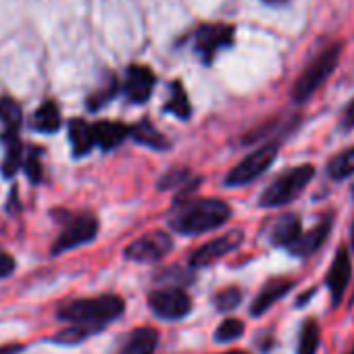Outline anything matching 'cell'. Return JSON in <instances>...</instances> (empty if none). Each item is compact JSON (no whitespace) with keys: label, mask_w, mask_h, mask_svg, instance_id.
I'll list each match as a JSON object with an SVG mask.
<instances>
[{"label":"cell","mask_w":354,"mask_h":354,"mask_svg":"<svg viewBox=\"0 0 354 354\" xmlns=\"http://www.w3.org/2000/svg\"><path fill=\"white\" fill-rule=\"evenodd\" d=\"M315 173H317V169L310 162L296 165V167L288 169L263 190V194L259 196V207L261 209H279V207L294 203L306 190V186L313 182Z\"/></svg>","instance_id":"3957f363"},{"label":"cell","mask_w":354,"mask_h":354,"mask_svg":"<svg viewBox=\"0 0 354 354\" xmlns=\"http://www.w3.org/2000/svg\"><path fill=\"white\" fill-rule=\"evenodd\" d=\"M339 57H342V44H331L329 48L321 50L296 80L292 90V100L298 104L306 102L331 77V73L339 63Z\"/></svg>","instance_id":"277c9868"},{"label":"cell","mask_w":354,"mask_h":354,"mask_svg":"<svg viewBox=\"0 0 354 354\" xmlns=\"http://www.w3.org/2000/svg\"><path fill=\"white\" fill-rule=\"evenodd\" d=\"M279 148H281L279 140L265 142L261 148H257L250 154H246L236 167H232L227 171L223 184L227 188H242V186H248L250 182H257L259 177L277 160Z\"/></svg>","instance_id":"8992f818"},{"label":"cell","mask_w":354,"mask_h":354,"mask_svg":"<svg viewBox=\"0 0 354 354\" xmlns=\"http://www.w3.org/2000/svg\"><path fill=\"white\" fill-rule=\"evenodd\" d=\"M69 142L73 148V156H86L96 146L94 125L84 119H73L69 123Z\"/></svg>","instance_id":"d6986e66"},{"label":"cell","mask_w":354,"mask_h":354,"mask_svg":"<svg viewBox=\"0 0 354 354\" xmlns=\"http://www.w3.org/2000/svg\"><path fill=\"white\" fill-rule=\"evenodd\" d=\"M162 113L175 115L180 121H188L192 117V104H190V98H188V92L184 88V84L180 80H175L171 84V94H169V100L162 106Z\"/></svg>","instance_id":"44dd1931"},{"label":"cell","mask_w":354,"mask_h":354,"mask_svg":"<svg viewBox=\"0 0 354 354\" xmlns=\"http://www.w3.org/2000/svg\"><path fill=\"white\" fill-rule=\"evenodd\" d=\"M117 92H119V82H117V77L113 73H109L106 75V82L96 92H92L88 96V100H86L88 102V109L90 111H100L102 106H106L117 96Z\"/></svg>","instance_id":"f1b7e54d"},{"label":"cell","mask_w":354,"mask_h":354,"mask_svg":"<svg viewBox=\"0 0 354 354\" xmlns=\"http://www.w3.org/2000/svg\"><path fill=\"white\" fill-rule=\"evenodd\" d=\"M352 198H354V186H352Z\"/></svg>","instance_id":"ab89813d"},{"label":"cell","mask_w":354,"mask_h":354,"mask_svg":"<svg viewBox=\"0 0 354 354\" xmlns=\"http://www.w3.org/2000/svg\"><path fill=\"white\" fill-rule=\"evenodd\" d=\"M100 331L96 327H90V325H80V323H69V327L57 331L50 342L57 344V346H80L84 344L86 339L98 335Z\"/></svg>","instance_id":"603a6c76"},{"label":"cell","mask_w":354,"mask_h":354,"mask_svg":"<svg viewBox=\"0 0 354 354\" xmlns=\"http://www.w3.org/2000/svg\"><path fill=\"white\" fill-rule=\"evenodd\" d=\"M346 354H354V346H352V350H350V352H346Z\"/></svg>","instance_id":"f35d334b"},{"label":"cell","mask_w":354,"mask_h":354,"mask_svg":"<svg viewBox=\"0 0 354 354\" xmlns=\"http://www.w3.org/2000/svg\"><path fill=\"white\" fill-rule=\"evenodd\" d=\"M148 310L165 323L184 321L194 310V300L182 286H160L146 294Z\"/></svg>","instance_id":"5b68a950"},{"label":"cell","mask_w":354,"mask_h":354,"mask_svg":"<svg viewBox=\"0 0 354 354\" xmlns=\"http://www.w3.org/2000/svg\"><path fill=\"white\" fill-rule=\"evenodd\" d=\"M34 127L44 133H55L61 127V111L53 100H46L34 115Z\"/></svg>","instance_id":"484cf974"},{"label":"cell","mask_w":354,"mask_h":354,"mask_svg":"<svg viewBox=\"0 0 354 354\" xmlns=\"http://www.w3.org/2000/svg\"><path fill=\"white\" fill-rule=\"evenodd\" d=\"M219 354H250V352H246V350H240V348H236V350H227V352H219Z\"/></svg>","instance_id":"8d00e7d4"},{"label":"cell","mask_w":354,"mask_h":354,"mask_svg":"<svg viewBox=\"0 0 354 354\" xmlns=\"http://www.w3.org/2000/svg\"><path fill=\"white\" fill-rule=\"evenodd\" d=\"M302 221L296 213H286L279 215L267 230V240L273 248H283L290 250L296 240L302 236Z\"/></svg>","instance_id":"2e32d148"},{"label":"cell","mask_w":354,"mask_h":354,"mask_svg":"<svg viewBox=\"0 0 354 354\" xmlns=\"http://www.w3.org/2000/svg\"><path fill=\"white\" fill-rule=\"evenodd\" d=\"M244 333H246V323L242 319L227 317L217 325V329L213 333V342L215 344H232V342L242 339Z\"/></svg>","instance_id":"4316f807"},{"label":"cell","mask_w":354,"mask_h":354,"mask_svg":"<svg viewBox=\"0 0 354 354\" xmlns=\"http://www.w3.org/2000/svg\"><path fill=\"white\" fill-rule=\"evenodd\" d=\"M298 286V281L294 277H286V275H275L271 279H267L263 283V288L257 292L254 300L248 306V315L252 319H261L265 317L279 300H283L294 288Z\"/></svg>","instance_id":"7c38bea8"},{"label":"cell","mask_w":354,"mask_h":354,"mask_svg":"<svg viewBox=\"0 0 354 354\" xmlns=\"http://www.w3.org/2000/svg\"><path fill=\"white\" fill-rule=\"evenodd\" d=\"M26 171L32 177V182H40L42 177V165H40V150L32 152L30 158L26 160Z\"/></svg>","instance_id":"4dcf8cb0"},{"label":"cell","mask_w":354,"mask_h":354,"mask_svg":"<svg viewBox=\"0 0 354 354\" xmlns=\"http://www.w3.org/2000/svg\"><path fill=\"white\" fill-rule=\"evenodd\" d=\"M315 292H317V288H310L308 292H304V296H300V298L296 300V308H300V306H306V304H308V300L315 296Z\"/></svg>","instance_id":"e575fe53"},{"label":"cell","mask_w":354,"mask_h":354,"mask_svg":"<svg viewBox=\"0 0 354 354\" xmlns=\"http://www.w3.org/2000/svg\"><path fill=\"white\" fill-rule=\"evenodd\" d=\"M156 86V75L146 65H129L125 69L123 94L131 104H144L150 100Z\"/></svg>","instance_id":"4fadbf2b"},{"label":"cell","mask_w":354,"mask_h":354,"mask_svg":"<svg viewBox=\"0 0 354 354\" xmlns=\"http://www.w3.org/2000/svg\"><path fill=\"white\" fill-rule=\"evenodd\" d=\"M129 138L133 142H138L140 146H146V148H152L156 152H165L169 150V140L154 127V123L150 119H142L138 121L136 125H131V131H129Z\"/></svg>","instance_id":"ac0fdd59"},{"label":"cell","mask_w":354,"mask_h":354,"mask_svg":"<svg viewBox=\"0 0 354 354\" xmlns=\"http://www.w3.org/2000/svg\"><path fill=\"white\" fill-rule=\"evenodd\" d=\"M352 279V259L348 252V246H339L327 273H325V288L329 290V302L331 308H337L346 296V290Z\"/></svg>","instance_id":"8fae6325"},{"label":"cell","mask_w":354,"mask_h":354,"mask_svg":"<svg viewBox=\"0 0 354 354\" xmlns=\"http://www.w3.org/2000/svg\"><path fill=\"white\" fill-rule=\"evenodd\" d=\"M263 3L269 7H281V5H288V0H263Z\"/></svg>","instance_id":"d590c367"},{"label":"cell","mask_w":354,"mask_h":354,"mask_svg":"<svg viewBox=\"0 0 354 354\" xmlns=\"http://www.w3.org/2000/svg\"><path fill=\"white\" fill-rule=\"evenodd\" d=\"M244 302V290L240 286H227L221 288L213 294L211 304L219 315H230L234 310L240 308V304Z\"/></svg>","instance_id":"cb8c5ba5"},{"label":"cell","mask_w":354,"mask_h":354,"mask_svg":"<svg viewBox=\"0 0 354 354\" xmlns=\"http://www.w3.org/2000/svg\"><path fill=\"white\" fill-rule=\"evenodd\" d=\"M154 281L160 286H192L196 281V269H192L188 263L186 267L180 265H171L160 269L158 273H154Z\"/></svg>","instance_id":"7402d4cb"},{"label":"cell","mask_w":354,"mask_h":354,"mask_svg":"<svg viewBox=\"0 0 354 354\" xmlns=\"http://www.w3.org/2000/svg\"><path fill=\"white\" fill-rule=\"evenodd\" d=\"M232 219V207L221 198H186L173 203L169 227L180 236H203L223 227Z\"/></svg>","instance_id":"6da1fadb"},{"label":"cell","mask_w":354,"mask_h":354,"mask_svg":"<svg viewBox=\"0 0 354 354\" xmlns=\"http://www.w3.org/2000/svg\"><path fill=\"white\" fill-rule=\"evenodd\" d=\"M236 44V28L232 24H203L192 34V48L196 57L211 67L221 50Z\"/></svg>","instance_id":"52a82bcc"},{"label":"cell","mask_w":354,"mask_h":354,"mask_svg":"<svg viewBox=\"0 0 354 354\" xmlns=\"http://www.w3.org/2000/svg\"><path fill=\"white\" fill-rule=\"evenodd\" d=\"M325 171L329 175V180H333V182H342V180H348L350 175H354V146L335 154L327 162Z\"/></svg>","instance_id":"d4e9b609"},{"label":"cell","mask_w":354,"mask_h":354,"mask_svg":"<svg viewBox=\"0 0 354 354\" xmlns=\"http://www.w3.org/2000/svg\"><path fill=\"white\" fill-rule=\"evenodd\" d=\"M173 246H175V242L169 232L154 230V232H148L142 238L133 240L131 244H127L123 250V257H125V261H131V263L154 265V263H160L165 257H169Z\"/></svg>","instance_id":"9c48e42d"},{"label":"cell","mask_w":354,"mask_h":354,"mask_svg":"<svg viewBox=\"0 0 354 354\" xmlns=\"http://www.w3.org/2000/svg\"><path fill=\"white\" fill-rule=\"evenodd\" d=\"M331 227H333V219L325 217L323 221H319L308 232H302V236L296 240V244L288 250V254L294 259H302V261L310 259L313 254H317L325 246V242L331 234Z\"/></svg>","instance_id":"9a60e30c"},{"label":"cell","mask_w":354,"mask_h":354,"mask_svg":"<svg viewBox=\"0 0 354 354\" xmlns=\"http://www.w3.org/2000/svg\"><path fill=\"white\" fill-rule=\"evenodd\" d=\"M17 269V261L13 254L5 252V250H0V279H5L9 275H13Z\"/></svg>","instance_id":"1f68e13d"},{"label":"cell","mask_w":354,"mask_h":354,"mask_svg":"<svg viewBox=\"0 0 354 354\" xmlns=\"http://www.w3.org/2000/svg\"><path fill=\"white\" fill-rule=\"evenodd\" d=\"M321 348V325L315 317H306L300 323L296 335V354H317Z\"/></svg>","instance_id":"ffe728a7"},{"label":"cell","mask_w":354,"mask_h":354,"mask_svg":"<svg viewBox=\"0 0 354 354\" xmlns=\"http://www.w3.org/2000/svg\"><path fill=\"white\" fill-rule=\"evenodd\" d=\"M98 230H100V223H98V219L94 215H90V213L71 215L65 221V225H63L59 238L55 240L50 252L57 257V254L69 252L73 248H80L84 244H90V242L96 240Z\"/></svg>","instance_id":"ba28073f"},{"label":"cell","mask_w":354,"mask_h":354,"mask_svg":"<svg viewBox=\"0 0 354 354\" xmlns=\"http://www.w3.org/2000/svg\"><path fill=\"white\" fill-rule=\"evenodd\" d=\"M125 298L113 292L90 296V298H73L63 302L57 308V319L65 323H80L96 327L100 333L115 321L125 315Z\"/></svg>","instance_id":"7a4b0ae2"},{"label":"cell","mask_w":354,"mask_h":354,"mask_svg":"<svg viewBox=\"0 0 354 354\" xmlns=\"http://www.w3.org/2000/svg\"><path fill=\"white\" fill-rule=\"evenodd\" d=\"M26 350V344H5L0 346V354H21Z\"/></svg>","instance_id":"836d02e7"},{"label":"cell","mask_w":354,"mask_h":354,"mask_svg":"<svg viewBox=\"0 0 354 354\" xmlns=\"http://www.w3.org/2000/svg\"><path fill=\"white\" fill-rule=\"evenodd\" d=\"M342 129H354V98L348 102V106L342 113V121H339Z\"/></svg>","instance_id":"d6a6232c"},{"label":"cell","mask_w":354,"mask_h":354,"mask_svg":"<svg viewBox=\"0 0 354 354\" xmlns=\"http://www.w3.org/2000/svg\"><path fill=\"white\" fill-rule=\"evenodd\" d=\"M131 125L119 123V121H98L94 123V136H96V146L102 150H113L119 144H123L129 138Z\"/></svg>","instance_id":"e0dca14e"},{"label":"cell","mask_w":354,"mask_h":354,"mask_svg":"<svg viewBox=\"0 0 354 354\" xmlns=\"http://www.w3.org/2000/svg\"><path fill=\"white\" fill-rule=\"evenodd\" d=\"M21 106L17 100L3 96L0 98V121H3L9 129H17L21 125Z\"/></svg>","instance_id":"f546056e"},{"label":"cell","mask_w":354,"mask_h":354,"mask_svg":"<svg viewBox=\"0 0 354 354\" xmlns=\"http://www.w3.org/2000/svg\"><path fill=\"white\" fill-rule=\"evenodd\" d=\"M196 180H201V177H194L188 169H171L167 171L165 175L158 177L156 182V188L158 190H182L190 184H194Z\"/></svg>","instance_id":"83f0119b"},{"label":"cell","mask_w":354,"mask_h":354,"mask_svg":"<svg viewBox=\"0 0 354 354\" xmlns=\"http://www.w3.org/2000/svg\"><path fill=\"white\" fill-rule=\"evenodd\" d=\"M350 242H352V252H354V223L350 227Z\"/></svg>","instance_id":"74e56055"},{"label":"cell","mask_w":354,"mask_h":354,"mask_svg":"<svg viewBox=\"0 0 354 354\" xmlns=\"http://www.w3.org/2000/svg\"><path fill=\"white\" fill-rule=\"evenodd\" d=\"M160 344V331L150 325L129 329L117 339L115 354H156Z\"/></svg>","instance_id":"5bb4252c"},{"label":"cell","mask_w":354,"mask_h":354,"mask_svg":"<svg viewBox=\"0 0 354 354\" xmlns=\"http://www.w3.org/2000/svg\"><path fill=\"white\" fill-rule=\"evenodd\" d=\"M244 244V232L242 230H232L215 240H209L207 244L198 246L196 250L190 252L188 257V265L192 269H207L215 263H219L221 259L230 257L232 252H236L240 246Z\"/></svg>","instance_id":"30bf717a"}]
</instances>
